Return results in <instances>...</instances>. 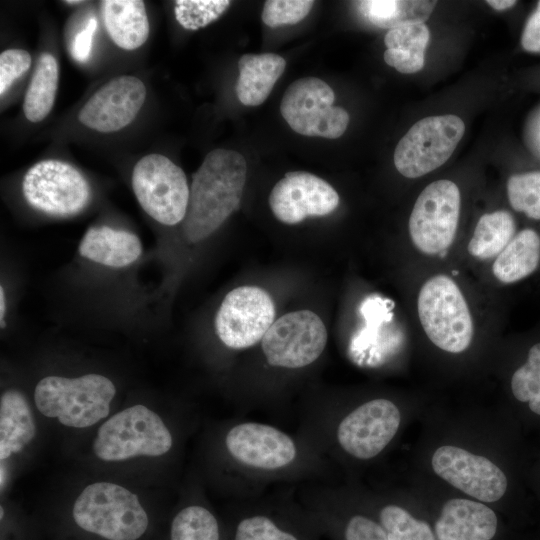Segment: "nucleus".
Wrapping results in <instances>:
<instances>
[{
  "mask_svg": "<svg viewBox=\"0 0 540 540\" xmlns=\"http://www.w3.org/2000/svg\"><path fill=\"white\" fill-rule=\"evenodd\" d=\"M334 99L335 94L326 82L304 77L285 90L280 112L298 134L336 139L343 135L350 118L345 109L333 106Z\"/></svg>",
  "mask_w": 540,
  "mask_h": 540,
  "instance_id": "nucleus-17",
  "label": "nucleus"
},
{
  "mask_svg": "<svg viewBox=\"0 0 540 540\" xmlns=\"http://www.w3.org/2000/svg\"><path fill=\"white\" fill-rule=\"evenodd\" d=\"M242 154L223 148L209 152L192 176L183 232L198 243L217 231L239 208L246 183Z\"/></svg>",
  "mask_w": 540,
  "mask_h": 540,
  "instance_id": "nucleus-5",
  "label": "nucleus"
},
{
  "mask_svg": "<svg viewBox=\"0 0 540 540\" xmlns=\"http://www.w3.org/2000/svg\"><path fill=\"white\" fill-rule=\"evenodd\" d=\"M131 184L139 205L153 220L165 226L184 221L190 187L184 171L169 158L142 157L133 168Z\"/></svg>",
  "mask_w": 540,
  "mask_h": 540,
  "instance_id": "nucleus-13",
  "label": "nucleus"
},
{
  "mask_svg": "<svg viewBox=\"0 0 540 540\" xmlns=\"http://www.w3.org/2000/svg\"><path fill=\"white\" fill-rule=\"evenodd\" d=\"M539 266L540 233L533 228H524L496 257L492 270L497 280L512 284L528 278Z\"/></svg>",
  "mask_w": 540,
  "mask_h": 540,
  "instance_id": "nucleus-26",
  "label": "nucleus"
},
{
  "mask_svg": "<svg viewBox=\"0 0 540 540\" xmlns=\"http://www.w3.org/2000/svg\"><path fill=\"white\" fill-rule=\"evenodd\" d=\"M22 193L31 207L55 217L76 215L91 199V188L83 174L56 159L30 167L23 177Z\"/></svg>",
  "mask_w": 540,
  "mask_h": 540,
  "instance_id": "nucleus-16",
  "label": "nucleus"
},
{
  "mask_svg": "<svg viewBox=\"0 0 540 540\" xmlns=\"http://www.w3.org/2000/svg\"><path fill=\"white\" fill-rule=\"evenodd\" d=\"M314 5L309 0H268L262 10V21L275 28L282 25L296 24L304 19Z\"/></svg>",
  "mask_w": 540,
  "mask_h": 540,
  "instance_id": "nucleus-35",
  "label": "nucleus"
},
{
  "mask_svg": "<svg viewBox=\"0 0 540 540\" xmlns=\"http://www.w3.org/2000/svg\"><path fill=\"white\" fill-rule=\"evenodd\" d=\"M30 54L22 49H8L0 54V94L8 90L12 83L31 66Z\"/></svg>",
  "mask_w": 540,
  "mask_h": 540,
  "instance_id": "nucleus-36",
  "label": "nucleus"
},
{
  "mask_svg": "<svg viewBox=\"0 0 540 540\" xmlns=\"http://www.w3.org/2000/svg\"><path fill=\"white\" fill-rule=\"evenodd\" d=\"M5 316H6L5 290L3 286H1L0 287V323H1L2 328H4L6 325Z\"/></svg>",
  "mask_w": 540,
  "mask_h": 540,
  "instance_id": "nucleus-40",
  "label": "nucleus"
},
{
  "mask_svg": "<svg viewBox=\"0 0 540 540\" xmlns=\"http://www.w3.org/2000/svg\"><path fill=\"white\" fill-rule=\"evenodd\" d=\"M78 253L81 257L110 268H124L142 254L139 237L126 230L109 226L90 227L83 235Z\"/></svg>",
  "mask_w": 540,
  "mask_h": 540,
  "instance_id": "nucleus-22",
  "label": "nucleus"
},
{
  "mask_svg": "<svg viewBox=\"0 0 540 540\" xmlns=\"http://www.w3.org/2000/svg\"><path fill=\"white\" fill-rule=\"evenodd\" d=\"M361 14L381 28H394L413 23H424L436 6L427 0H368L357 2Z\"/></svg>",
  "mask_w": 540,
  "mask_h": 540,
  "instance_id": "nucleus-30",
  "label": "nucleus"
},
{
  "mask_svg": "<svg viewBox=\"0 0 540 540\" xmlns=\"http://www.w3.org/2000/svg\"><path fill=\"white\" fill-rule=\"evenodd\" d=\"M428 404L374 395L301 413L297 431L337 470L342 481L361 480L399 444Z\"/></svg>",
  "mask_w": 540,
  "mask_h": 540,
  "instance_id": "nucleus-2",
  "label": "nucleus"
},
{
  "mask_svg": "<svg viewBox=\"0 0 540 540\" xmlns=\"http://www.w3.org/2000/svg\"><path fill=\"white\" fill-rule=\"evenodd\" d=\"M170 429L162 418L142 404L130 406L111 416L98 429L94 454L103 461L135 457H160L173 447Z\"/></svg>",
  "mask_w": 540,
  "mask_h": 540,
  "instance_id": "nucleus-10",
  "label": "nucleus"
},
{
  "mask_svg": "<svg viewBox=\"0 0 540 540\" xmlns=\"http://www.w3.org/2000/svg\"><path fill=\"white\" fill-rule=\"evenodd\" d=\"M31 407L22 392L8 389L0 398V459L21 452L36 436Z\"/></svg>",
  "mask_w": 540,
  "mask_h": 540,
  "instance_id": "nucleus-24",
  "label": "nucleus"
},
{
  "mask_svg": "<svg viewBox=\"0 0 540 540\" xmlns=\"http://www.w3.org/2000/svg\"><path fill=\"white\" fill-rule=\"evenodd\" d=\"M146 98V87L137 77H115L98 89L78 114L86 127L102 133L121 130L137 116Z\"/></svg>",
  "mask_w": 540,
  "mask_h": 540,
  "instance_id": "nucleus-21",
  "label": "nucleus"
},
{
  "mask_svg": "<svg viewBox=\"0 0 540 540\" xmlns=\"http://www.w3.org/2000/svg\"><path fill=\"white\" fill-rule=\"evenodd\" d=\"M508 390L510 403L540 418V341L527 348L524 360L510 373Z\"/></svg>",
  "mask_w": 540,
  "mask_h": 540,
  "instance_id": "nucleus-29",
  "label": "nucleus"
},
{
  "mask_svg": "<svg viewBox=\"0 0 540 540\" xmlns=\"http://www.w3.org/2000/svg\"><path fill=\"white\" fill-rule=\"evenodd\" d=\"M536 540H540V537L538 539H536Z\"/></svg>",
  "mask_w": 540,
  "mask_h": 540,
  "instance_id": "nucleus-42",
  "label": "nucleus"
},
{
  "mask_svg": "<svg viewBox=\"0 0 540 540\" xmlns=\"http://www.w3.org/2000/svg\"><path fill=\"white\" fill-rule=\"evenodd\" d=\"M58 80L57 60L50 53L41 54L23 102V111L29 121L40 122L50 113L57 93Z\"/></svg>",
  "mask_w": 540,
  "mask_h": 540,
  "instance_id": "nucleus-31",
  "label": "nucleus"
},
{
  "mask_svg": "<svg viewBox=\"0 0 540 540\" xmlns=\"http://www.w3.org/2000/svg\"><path fill=\"white\" fill-rule=\"evenodd\" d=\"M430 32L425 23H413L389 29L384 38L383 54L387 65L404 74L420 71L425 64V49Z\"/></svg>",
  "mask_w": 540,
  "mask_h": 540,
  "instance_id": "nucleus-27",
  "label": "nucleus"
},
{
  "mask_svg": "<svg viewBox=\"0 0 540 540\" xmlns=\"http://www.w3.org/2000/svg\"><path fill=\"white\" fill-rule=\"evenodd\" d=\"M101 8L105 28L118 47L135 50L146 42L149 21L143 1L105 0Z\"/></svg>",
  "mask_w": 540,
  "mask_h": 540,
  "instance_id": "nucleus-25",
  "label": "nucleus"
},
{
  "mask_svg": "<svg viewBox=\"0 0 540 540\" xmlns=\"http://www.w3.org/2000/svg\"><path fill=\"white\" fill-rule=\"evenodd\" d=\"M115 394L114 383L101 374L50 375L37 383L34 402L42 415L64 426L87 428L108 416Z\"/></svg>",
  "mask_w": 540,
  "mask_h": 540,
  "instance_id": "nucleus-8",
  "label": "nucleus"
},
{
  "mask_svg": "<svg viewBox=\"0 0 540 540\" xmlns=\"http://www.w3.org/2000/svg\"><path fill=\"white\" fill-rule=\"evenodd\" d=\"M281 486L261 495L238 499L223 540H321L318 524L296 494Z\"/></svg>",
  "mask_w": 540,
  "mask_h": 540,
  "instance_id": "nucleus-6",
  "label": "nucleus"
},
{
  "mask_svg": "<svg viewBox=\"0 0 540 540\" xmlns=\"http://www.w3.org/2000/svg\"><path fill=\"white\" fill-rule=\"evenodd\" d=\"M286 61L274 53L244 54L239 58L236 95L246 106L261 105L283 74Z\"/></svg>",
  "mask_w": 540,
  "mask_h": 540,
  "instance_id": "nucleus-23",
  "label": "nucleus"
},
{
  "mask_svg": "<svg viewBox=\"0 0 540 540\" xmlns=\"http://www.w3.org/2000/svg\"><path fill=\"white\" fill-rule=\"evenodd\" d=\"M507 197L514 211L540 221V171L511 175L507 181Z\"/></svg>",
  "mask_w": 540,
  "mask_h": 540,
  "instance_id": "nucleus-33",
  "label": "nucleus"
},
{
  "mask_svg": "<svg viewBox=\"0 0 540 540\" xmlns=\"http://www.w3.org/2000/svg\"><path fill=\"white\" fill-rule=\"evenodd\" d=\"M517 233L516 221L507 210L482 215L468 244L469 253L481 260L497 257Z\"/></svg>",
  "mask_w": 540,
  "mask_h": 540,
  "instance_id": "nucleus-28",
  "label": "nucleus"
},
{
  "mask_svg": "<svg viewBox=\"0 0 540 540\" xmlns=\"http://www.w3.org/2000/svg\"><path fill=\"white\" fill-rule=\"evenodd\" d=\"M97 28V19L90 17L83 28L74 36L71 44V54L78 62L88 60L93 43V37Z\"/></svg>",
  "mask_w": 540,
  "mask_h": 540,
  "instance_id": "nucleus-37",
  "label": "nucleus"
},
{
  "mask_svg": "<svg viewBox=\"0 0 540 540\" xmlns=\"http://www.w3.org/2000/svg\"><path fill=\"white\" fill-rule=\"evenodd\" d=\"M486 2L489 6L498 11L509 9L517 3V1L514 0H487Z\"/></svg>",
  "mask_w": 540,
  "mask_h": 540,
  "instance_id": "nucleus-39",
  "label": "nucleus"
},
{
  "mask_svg": "<svg viewBox=\"0 0 540 540\" xmlns=\"http://www.w3.org/2000/svg\"><path fill=\"white\" fill-rule=\"evenodd\" d=\"M425 508L435 540H516L498 510L404 468L400 479Z\"/></svg>",
  "mask_w": 540,
  "mask_h": 540,
  "instance_id": "nucleus-4",
  "label": "nucleus"
},
{
  "mask_svg": "<svg viewBox=\"0 0 540 540\" xmlns=\"http://www.w3.org/2000/svg\"><path fill=\"white\" fill-rule=\"evenodd\" d=\"M521 45L527 52L540 53V1L537 2L535 10L526 21L521 36Z\"/></svg>",
  "mask_w": 540,
  "mask_h": 540,
  "instance_id": "nucleus-38",
  "label": "nucleus"
},
{
  "mask_svg": "<svg viewBox=\"0 0 540 540\" xmlns=\"http://www.w3.org/2000/svg\"><path fill=\"white\" fill-rule=\"evenodd\" d=\"M296 494L329 540H387L347 482L306 483Z\"/></svg>",
  "mask_w": 540,
  "mask_h": 540,
  "instance_id": "nucleus-9",
  "label": "nucleus"
},
{
  "mask_svg": "<svg viewBox=\"0 0 540 540\" xmlns=\"http://www.w3.org/2000/svg\"><path fill=\"white\" fill-rule=\"evenodd\" d=\"M339 205L337 191L322 178L304 171L288 172L269 195L274 216L285 224H297L308 217H322Z\"/></svg>",
  "mask_w": 540,
  "mask_h": 540,
  "instance_id": "nucleus-20",
  "label": "nucleus"
},
{
  "mask_svg": "<svg viewBox=\"0 0 540 540\" xmlns=\"http://www.w3.org/2000/svg\"><path fill=\"white\" fill-rule=\"evenodd\" d=\"M461 206L457 185L450 180H437L418 196L410 218L409 234L415 247L424 254L446 251L454 241Z\"/></svg>",
  "mask_w": 540,
  "mask_h": 540,
  "instance_id": "nucleus-18",
  "label": "nucleus"
},
{
  "mask_svg": "<svg viewBox=\"0 0 540 540\" xmlns=\"http://www.w3.org/2000/svg\"><path fill=\"white\" fill-rule=\"evenodd\" d=\"M71 521L88 540H142L151 527L138 496L111 482L86 486L73 503Z\"/></svg>",
  "mask_w": 540,
  "mask_h": 540,
  "instance_id": "nucleus-7",
  "label": "nucleus"
},
{
  "mask_svg": "<svg viewBox=\"0 0 540 540\" xmlns=\"http://www.w3.org/2000/svg\"><path fill=\"white\" fill-rule=\"evenodd\" d=\"M464 131V122L456 115L429 116L419 120L395 148L397 171L407 178H418L432 172L450 158Z\"/></svg>",
  "mask_w": 540,
  "mask_h": 540,
  "instance_id": "nucleus-15",
  "label": "nucleus"
},
{
  "mask_svg": "<svg viewBox=\"0 0 540 540\" xmlns=\"http://www.w3.org/2000/svg\"><path fill=\"white\" fill-rule=\"evenodd\" d=\"M345 482L379 523L387 540H435L425 508L401 480L377 484L364 480Z\"/></svg>",
  "mask_w": 540,
  "mask_h": 540,
  "instance_id": "nucleus-12",
  "label": "nucleus"
},
{
  "mask_svg": "<svg viewBox=\"0 0 540 540\" xmlns=\"http://www.w3.org/2000/svg\"><path fill=\"white\" fill-rule=\"evenodd\" d=\"M220 442L230 487L238 499L269 488L341 481L337 470L301 434L269 423L236 420Z\"/></svg>",
  "mask_w": 540,
  "mask_h": 540,
  "instance_id": "nucleus-3",
  "label": "nucleus"
},
{
  "mask_svg": "<svg viewBox=\"0 0 540 540\" xmlns=\"http://www.w3.org/2000/svg\"><path fill=\"white\" fill-rule=\"evenodd\" d=\"M327 344V330L320 317L309 310L287 313L277 319L261 340L265 363L285 371L314 364Z\"/></svg>",
  "mask_w": 540,
  "mask_h": 540,
  "instance_id": "nucleus-14",
  "label": "nucleus"
},
{
  "mask_svg": "<svg viewBox=\"0 0 540 540\" xmlns=\"http://www.w3.org/2000/svg\"><path fill=\"white\" fill-rule=\"evenodd\" d=\"M168 540H223V525L204 504L188 503L173 515Z\"/></svg>",
  "mask_w": 540,
  "mask_h": 540,
  "instance_id": "nucleus-32",
  "label": "nucleus"
},
{
  "mask_svg": "<svg viewBox=\"0 0 540 540\" xmlns=\"http://www.w3.org/2000/svg\"><path fill=\"white\" fill-rule=\"evenodd\" d=\"M422 328L442 352L460 355L469 350L474 336L473 320L458 285L446 275L428 279L417 302Z\"/></svg>",
  "mask_w": 540,
  "mask_h": 540,
  "instance_id": "nucleus-11",
  "label": "nucleus"
},
{
  "mask_svg": "<svg viewBox=\"0 0 540 540\" xmlns=\"http://www.w3.org/2000/svg\"><path fill=\"white\" fill-rule=\"evenodd\" d=\"M230 4L228 0H178L174 13L184 29L198 30L217 20Z\"/></svg>",
  "mask_w": 540,
  "mask_h": 540,
  "instance_id": "nucleus-34",
  "label": "nucleus"
},
{
  "mask_svg": "<svg viewBox=\"0 0 540 540\" xmlns=\"http://www.w3.org/2000/svg\"><path fill=\"white\" fill-rule=\"evenodd\" d=\"M405 468L492 506L512 523L514 421L502 407L428 404Z\"/></svg>",
  "mask_w": 540,
  "mask_h": 540,
  "instance_id": "nucleus-1",
  "label": "nucleus"
},
{
  "mask_svg": "<svg viewBox=\"0 0 540 540\" xmlns=\"http://www.w3.org/2000/svg\"><path fill=\"white\" fill-rule=\"evenodd\" d=\"M65 3L71 4V5H76V4L82 3V1H65Z\"/></svg>",
  "mask_w": 540,
  "mask_h": 540,
  "instance_id": "nucleus-41",
  "label": "nucleus"
},
{
  "mask_svg": "<svg viewBox=\"0 0 540 540\" xmlns=\"http://www.w3.org/2000/svg\"><path fill=\"white\" fill-rule=\"evenodd\" d=\"M274 317L275 306L265 290L240 286L224 297L215 315V332L227 348L247 349L261 342Z\"/></svg>",
  "mask_w": 540,
  "mask_h": 540,
  "instance_id": "nucleus-19",
  "label": "nucleus"
}]
</instances>
